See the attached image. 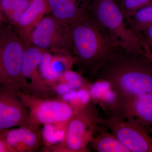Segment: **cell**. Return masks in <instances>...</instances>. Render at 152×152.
Segmentation results:
<instances>
[{
  "label": "cell",
  "mask_w": 152,
  "mask_h": 152,
  "mask_svg": "<svg viewBox=\"0 0 152 152\" xmlns=\"http://www.w3.org/2000/svg\"><path fill=\"white\" fill-rule=\"evenodd\" d=\"M95 77L110 85L115 96V113L124 118L137 98L152 92V62L145 55L133 54L121 48Z\"/></svg>",
  "instance_id": "obj_1"
},
{
  "label": "cell",
  "mask_w": 152,
  "mask_h": 152,
  "mask_svg": "<svg viewBox=\"0 0 152 152\" xmlns=\"http://www.w3.org/2000/svg\"><path fill=\"white\" fill-rule=\"evenodd\" d=\"M69 25L75 64L95 77L103 64L121 47L88 10Z\"/></svg>",
  "instance_id": "obj_2"
},
{
  "label": "cell",
  "mask_w": 152,
  "mask_h": 152,
  "mask_svg": "<svg viewBox=\"0 0 152 152\" xmlns=\"http://www.w3.org/2000/svg\"><path fill=\"white\" fill-rule=\"evenodd\" d=\"M88 12L121 48L133 54L145 55L141 38L128 27L115 0H92Z\"/></svg>",
  "instance_id": "obj_3"
},
{
  "label": "cell",
  "mask_w": 152,
  "mask_h": 152,
  "mask_svg": "<svg viewBox=\"0 0 152 152\" xmlns=\"http://www.w3.org/2000/svg\"><path fill=\"white\" fill-rule=\"evenodd\" d=\"M26 46L10 26H0V87L28 92L22 75Z\"/></svg>",
  "instance_id": "obj_4"
},
{
  "label": "cell",
  "mask_w": 152,
  "mask_h": 152,
  "mask_svg": "<svg viewBox=\"0 0 152 152\" xmlns=\"http://www.w3.org/2000/svg\"><path fill=\"white\" fill-rule=\"evenodd\" d=\"M97 111L95 103L90 102L75 110L67 124L65 135L61 142L47 149L46 151L88 152V145L98 128Z\"/></svg>",
  "instance_id": "obj_5"
},
{
  "label": "cell",
  "mask_w": 152,
  "mask_h": 152,
  "mask_svg": "<svg viewBox=\"0 0 152 152\" xmlns=\"http://www.w3.org/2000/svg\"><path fill=\"white\" fill-rule=\"evenodd\" d=\"M17 94L28 111L31 126L67 123L75 113L72 106L60 98L41 96L22 90Z\"/></svg>",
  "instance_id": "obj_6"
},
{
  "label": "cell",
  "mask_w": 152,
  "mask_h": 152,
  "mask_svg": "<svg viewBox=\"0 0 152 152\" xmlns=\"http://www.w3.org/2000/svg\"><path fill=\"white\" fill-rule=\"evenodd\" d=\"M31 44L55 54L74 57L69 25L52 15L44 17L34 30L31 37Z\"/></svg>",
  "instance_id": "obj_7"
},
{
  "label": "cell",
  "mask_w": 152,
  "mask_h": 152,
  "mask_svg": "<svg viewBox=\"0 0 152 152\" xmlns=\"http://www.w3.org/2000/svg\"><path fill=\"white\" fill-rule=\"evenodd\" d=\"M98 124L108 128L130 152H152V126H146L114 113L99 118Z\"/></svg>",
  "instance_id": "obj_8"
},
{
  "label": "cell",
  "mask_w": 152,
  "mask_h": 152,
  "mask_svg": "<svg viewBox=\"0 0 152 152\" xmlns=\"http://www.w3.org/2000/svg\"><path fill=\"white\" fill-rule=\"evenodd\" d=\"M29 114L17 91L0 87V132L29 125Z\"/></svg>",
  "instance_id": "obj_9"
},
{
  "label": "cell",
  "mask_w": 152,
  "mask_h": 152,
  "mask_svg": "<svg viewBox=\"0 0 152 152\" xmlns=\"http://www.w3.org/2000/svg\"><path fill=\"white\" fill-rule=\"evenodd\" d=\"M45 50L33 45L25 50L22 68V75L28 85V93L41 96H48L51 88L42 78L39 66Z\"/></svg>",
  "instance_id": "obj_10"
},
{
  "label": "cell",
  "mask_w": 152,
  "mask_h": 152,
  "mask_svg": "<svg viewBox=\"0 0 152 152\" xmlns=\"http://www.w3.org/2000/svg\"><path fill=\"white\" fill-rule=\"evenodd\" d=\"M0 136L13 152L36 151L42 142L40 128L30 126L6 130Z\"/></svg>",
  "instance_id": "obj_11"
},
{
  "label": "cell",
  "mask_w": 152,
  "mask_h": 152,
  "mask_svg": "<svg viewBox=\"0 0 152 152\" xmlns=\"http://www.w3.org/2000/svg\"><path fill=\"white\" fill-rule=\"evenodd\" d=\"M51 12L48 0H31L16 24L18 35L27 47L31 46V37L34 30L43 19Z\"/></svg>",
  "instance_id": "obj_12"
},
{
  "label": "cell",
  "mask_w": 152,
  "mask_h": 152,
  "mask_svg": "<svg viewBox=\"0 0 152 152\" xmlns=\"http://www.w3.org/2000/svg\"><path fill=\"white\" fill-rule=\"evenodd\" d=\"M52 15L61 21L71 23L88 10L92 0H48Z\"/></svg>",
  "instance_id": "obj_13"
},
{
  "label": "cell",
  "mask_w": 152,
  "mask_h": 152,
  "mask_svg": "<svg viewBox=\"0 0 152 152\" xmlns=\"http://www.w3.org/2000/svg\"><path fill=\"white\" fill-rule=\"evenodd\" d=\"M125 118L146 126H152V92L137 98Z\"/></svg>",
  "instance_id": "obj_14"
},
{
  "label": "cell",
  "mask_w": 152,
  "mask_h": 152,
  "mask_svg": "<svg viewBox=\"0 0 152 152\" xmlns=\"http://www.w3.org/2000/svg\"><path fill=\"white\" fill-rule=\"evenodd\" d=\"M100 134L94 137L90 144L99 152H130L113 133L102 131L98 127Z\"/></svg>",
  "instance_id": "obj_15"
},
{
  "label": "cell",
  "mask_w": 152,
  "mask_h": 152,
  "mask_svg": "<svg viewBox=\"0 0 152 152\" xmlns=\"http://www.w3.org/2000/svg\"><path fill=\"white\" fill-rule=\"evenodd\" d=\"M67 123L49 124L43 126L42 137V141L45 148V151L63 140L65 135Z\"/></svg>",
  "instance_id": "obj_16"
},
{
  "label": "cell",
  "mask_w": 152,
  "mask_h": 152,
  "mask_svg": "<svg viewBox=\"0 0 152 152\" xmlns=\"http://www.w3.org/2000/svg\"><path fill=\"white\" fill-rule=\"evenodd\" d=\"M132 28L138 35L152 25V4L140 9L129 19Z\"/></svg>",
  "instance_id": "obj_17"
},
{
  "label": "cell",
  "mask_w": 152,
  "mask_h": 152,
  "mask_svg": "<svg viewBox=\"0 0 152 152\" xmlns=\"http://www.w3.org/2000/svg\"><path fill=\"white\" fill-rule=\"evenodd\" d=\"M52 56L51 53L45 50L39 66V70L42 78L50 88L59 82L61 77L52 69L51 66Z\"/></svg>",
  "instance_id": "obj_18"
},
{
  "label": "cell",
  "mask_w": 152,
  "mask_h": 152,
  "mask_svg": "<svg viewBox=\"0 0 152 152\" xmlns=\"http://www.w3.org/2000/svg\"><path fill=\"white\" fill-rule=\"evenodd\" d=\"M74 64H75V60L73 56L67 55H53L51 62L52 69L61 76L66 71L70 69Z\"/></svg>",
  "instance_id": "obj_19"
},
{
  "label": "cell",
  "mask_w": 152,
  "mask_h": 152,
  "mask_svg": "<svg viewBox=\"0 0 152 152\" xmlns=\"http://www.w3.org/2000/svg\"><path fill=\"white\" fill-rule=\"evenodd\" d=\"M152 4V0H122L119 7L128 21L137 11Z\"/></svg>",
  "instance_id": "obj_20"
},
{
  "label": "cell",
  "mask_w": 152,
  "mask_h": 152,
  "mask_svg": "<svg viewBox=\"0 0 152 152\" xmlns=\"http://www.w3.org/2000/svg\"><path fill=\"white\" fill-rule=\"evenodd\" d=\"M59 81L66 83L74 90L87 87L84 83L81 76L70 69L66 71L62 75Z\"/></svg>",
  "instance_id": "obj_21"
},
{
  "label": "cell",
  "mask_w": 152,
  "mask_h": 152,
  "mask_svg": "<svg viewBox=\"0 0 152 152\" xmlns=\"http://www.w3.org/2000/svg\"><path fill=\"white\" fill-rule=\"evenodd\" d=\"M51 88L53 92L56 94L60 97L72 89L69 85L65 82L61 81L58 82L52 86Z\"/></svg>",
  "instance_id": "obj_22"
},
{
  "label": "cell",
  "mask_w": 152,
  "mask_h": 152,
  "mask_svg": "<svg viewBox=\"0 0 152 152\" xmlns=\"http://www.w3.org/2000/svg\"><path fill=\"white\" fill-rule=\"evenodd\" d=\"M143 35L140 37L142 40L146 44L147 46L152 51V25L142 32Z\"/></svg>",
  "instance_id": "obj_23"
},
{
  "label": "cell",
  "mask_w": 152,
  "mask_h": 152,
  "mask_svg": "<svg viewBox=\"0 0 152 152\" xmlns=\"http://www.w3.org/2000/svg\"><path fill=\"white\" fill-rule=\"evenodd\" d=\"M0 152H13L4 139L0 136Z\"/></svg>",
  "instance_id": "obj_24"
},
{
  "label": "cell",
  "mask_w": 152,
  "mask_h": 152,
  "mask_svg": "<svg viewBox=\"0 0 152 152\" xmlns=\"http://www.w3.org/2000/svg\"><path fill=\"white\" fill-rule=\"evenodd\" d=\"M1 22H2V18L1 16V15H0V26L1 25Z\"/></svg>",
  "instance_id": "obj_25"
},
{
  "label": "cell",
  "mask_w": 152,
  "mask_h": 152,
  "mask_svg": "<svg viewBox=\"0 0 152 152\" xmlns=\"http://www.w3.org/2000/svg\"></svg>",
  "instance_id": "obj_26"
}]
</instances>
